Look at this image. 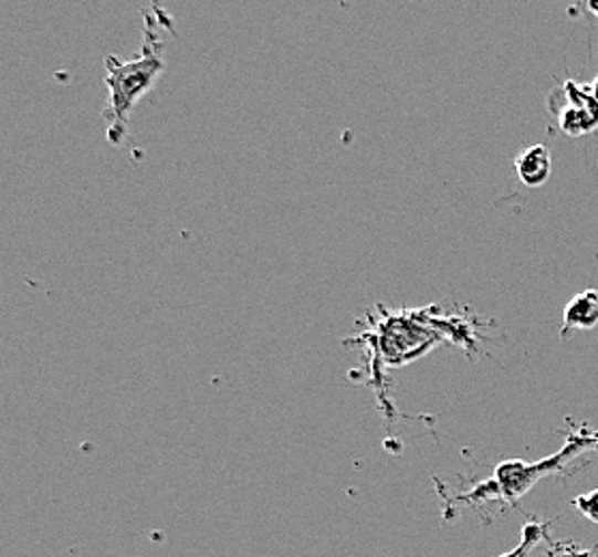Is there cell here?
I'll return each instance as SVG.
<instances>
[{
	"mask_svg": "<svg viewBox=\"0 0 598 557\" xmlns=\"http://www.w3.org/2000/svg\"><path fill=\"white\" fill-rule=\"evenodd\" d=\"M164 70H166L164 43L150 29V20L138 56L129 61L106 56V86L109 99L104 116H106V138L112 146H118L127 138L129 116L134 107L155 86Z\"/></svg>",
	"mask_w": 598,
	"mask_h": 557,
	"instance_id": "6da1fadb",
	"label": "cell"
},
{
	"mask_svg": "<svg viewBox=\"0 0 598 557\" xmlns=\"http://www.w3.org/2000/svg\"><path fill=\"white\" fill-rule=\"evenodd\" d=\"M598 435L584 431L577 435H570L566 440L563 449L547 459H541L538 463H526L522 459H511L504 461L495 467L492 481L481 483L479 487L470 493V500H483V502H515L522 500L526 493H529L536 483H541L543 479L563 472L564 465L586 453L588 449H597Z\"/></svg>",
	"mask_w": 598,
	"mask_h": 557,
	"instance_id": "7a4b0ae2",
	"label": "cell"
},
{
	"mask_svg": "<svg viewBox=\"0 0 598 557\" xmlns=\"http://www.w3.org/2000/svg\"><path fill=\"white\" fill-rule=\"evenodd\" d=\"M554 170L552 153L545 144L528 146L517 159H515V172L526 187H543Z\"/></svg>",
	"mask_w": 598,
	"mask_h": 557,
	"instance_id": "3957f363",
	"label": "cell"
},
{
	"mask_svg": "<svg viewBox=\"0 0 598 557\" xmlns=\"http://www.w3.org/2000/svg\"><path fill=\"white\" fill-rule=\"evenodd\" d=\"M597 324L598 290H586L566 303L563 335L568 330H592Z\"/></svg>",
	"mask_w": 598,
	"mask_h": 557,
	"instance_id": "277c9868",
	"label": "cell"
},
{
	"mask_svg": "<svg viewBox=\"0 0 598 557\" xmlns=\"http://www.w3.org/2000/svg\"><path fill=\"white\" fill-rule=\"evenodd\" d=\"M543 540H547V523H526L522 529L520 545L513 551L500 557H528Z\"/></svg>",
	"mask_w": 598,
	"mask_h": 557,
	"instance_id": "5b68a950",
	"label": "cell"
},
{
	"mask_svg": "<svg viewBox=\"0 0 598 557\" xmlns=\"http://www.w3.org/2000/svg\"><path fill=\"white\" fill-rule=\"evenodd\" d=\"M573 506L588 519L598 525V488L590 493H581L573 500Z\"/></svg>",
	"mask_w": 598,
	"mask_h": 557,
	"instance_id": "8992f818",
	"label": "cell"
},
{
	"mask_svg": "<svg viewBox=\"0 0 598 557\" xmlns=\"http://www.w3.org/2000/svg\"><path fill=\"white\" fill-rule=\"evenodd\" d=\"M554 557H597L590 549H575L570 545H560Z\"/></svg>",
	"mask_w": 598,
	"mask_h": 557,
	"instance_id": "52a82bcc",
	"label": "cell"
},
{
	"mask_svg": "<svg viewBox=\"0 0 598 557\" xmlns=\"http://www.w3.org/2000/svg\"><path fill=\"white\" fill-rule=\"evenodd\" d=\"M586 9L598 18V0H586Z\"/></svg>",
	"mask_w": 598,
	"mask_h": 557,
	"instance_id": "ba28073f",
	"label": "cell"
},
{
	"mask_svg": "<svg viewBox=\"0 0 598 557\" xmlns=\"http://www.w3.org/2000/svg\"><path fill=\"white\" fill-rule=\"evenodd\" d=\"M590 88H592V93H595V97H597L598 99V77H597V82H595V84H592Z\"/></svg>",
	"mask_w": 598,
	"mask_h": 557,
	"instance_id": "9c48e42d",
	"label": "cell"
}]
</instances>
